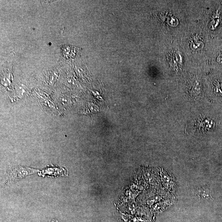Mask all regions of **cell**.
Here are the masks:
<instances>
[{"instance_id": "1", "label": "cell", "mask_w": 222, "mask_h": 222, "mask_svg": "<svg viewBox=\"0 0 222 222\" xmlns=\"http://www.w3.org/2000/svg\"><path fill=\"white\" fill-rule=\"evenodd\" d=\"M209 54L211 65L222 68V40L217 39L209 46Z\"/></svg>"}, {"instance_id": "2", "label": "cell", "mask_w": 222, "mask_h": 222, "mask_svg": "<svg viewBox=\"0 0 222 222\" xmlns=\"http://www.w3.org/2000/svg\"><path fill=\"white\" fill-rule=\"evenodd\" d=\"M199 192V195H201L202 198H204L205 199H208L211 197L210 191L208 189H204V190H200Z\"/></svg>"}]
</instances>
